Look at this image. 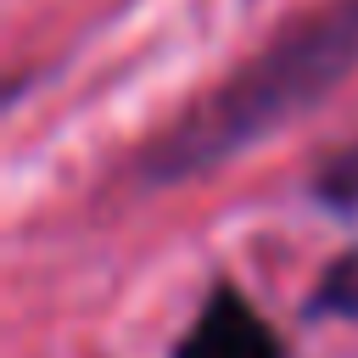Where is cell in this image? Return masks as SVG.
<instances>
[{
	"instance_id": "cell-1",
	"label": "cell",
	"mask_w": 358,
	"mask_h": 358,
	"mask_svg": "<svg viewBox=\"0 0 358 358\" xmlns=\"http://www.w3.org/2000/svg\"><path fill=\"white\" fill-rule=\"evenodd\" d=\"M352 62H358V0H336V6L319 11L302 34L268 45L213 106H201V112L185 123V134L168 140V157H173V162H179V151H185V162L218 157L224 145L246 140L252 129H263V123L280 117L285 106L319 95V90H324L330 78H341Z\"/></svg>"
},
{
	"instance_id": "cell-2",
	"label": "cell",
	"mask_w": 358,
	"mask_h": 358,
	"mask_svg": "<svg viewBox=\"0 0 358 358\" xmlns=\"http://www.w3.org/2000/svg\"><path fill=\"white\" fill-rule=\"evenodd\" d=\"M179 358H280V341L235 291H218L185 336Z\"/></svg>"
}]
</instances>
